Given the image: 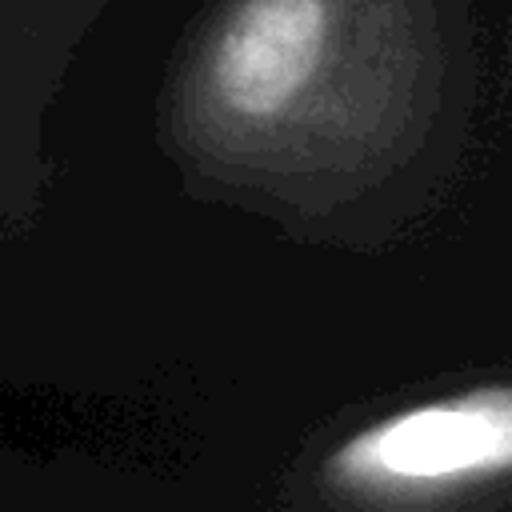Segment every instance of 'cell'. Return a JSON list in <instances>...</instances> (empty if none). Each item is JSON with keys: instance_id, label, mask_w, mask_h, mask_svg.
Masks as SVG:
<instances>
[{"instance_id": "6da1fadb", "label": "cell", "mask_w": 512, "mask_h": 512, "mask_svg": "<svg viewBox=\"0 0 512 512\" xmlns=\"http://www.w3.org/2000/svg\"><path fill=\"white\" fill-rule=\"evenodd\" d=\"M512 464V396L504 384L400 408L324 460V484L356 504L416 508L500 480Z\"/></svg>"}, {"instance_id": "7a4b0ae2", "label": "cell", "mask_w": 512, "mask_h": 512, "mask_svg": "<svg viewBox=\"0 0 512 512\" xmlns=\"http://www.w3.org/2000/svg\"><path fill=\"white\" fill-rule=\"evenodd\" d=\"M324 48V0H244L212 44V96L236 120H276L316 80Z\"/></svg>"}]
</instances>
